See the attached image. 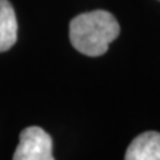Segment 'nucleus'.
<instances>
[{
  "instance_id": "f257e3e1",
  "label": "nucleus",
  "mask_w": 160,
  "mask_h": 160,
  "mask_svg": "<svg viewBox=\"0 0 160 160\" xmlns=\"http://www.w3.org/2000/svg\"><path fill=\"white\" fill-rule=\"evenodd\" d=\"M120 33V26L112 13L103 9L82 13L69 23V40L75 49L87 56H102L109 43Z\"/></svg>"
},
{
  "instance_id": "7ed1b4c3",
  "label": "nucleus",
  "mask_w": 160,
  "mask_h": 160,
  "mask_svg": "<svg viewBox=\"0 0 160 160\" xmlns=\"http://www.w3.org/2000/svg\"><path fill=\"white\" fill-rule=\"evenodd\" d=\"M124 160H160V133H140L128 146Z\"/></svg>"
},
{
  "instance_id": "20e7f679",
  "label": "nucleus",
  "mask_w": 160,
  "mask_h": 160,
  "mask_svg": "<svg viewBox=\"0 0 160 160\" xmlns=\"http://www.w3.org/2000/svg\"><path fill=\"white\" fill-rule=\"evenodd\" d=\"M18 40V20L12 4L0 0V52L8 51Z\"/></svg>"
},
{
  "instance_id": "f03ea898",
  "label": "nucleus",
  "mask_w": 160,
  "mask_h": 160,
  "mask_svg": "<svg viewBox=\"0 0 160 160\" xmlns=\"http://www.w3.org/2000/svg\"><path fill=\"white\" fill-rule=\"evenodd\" d=\"M12 160H55L51 136L36 126L24 128Z\"/></svg>"
}]
</instances>
